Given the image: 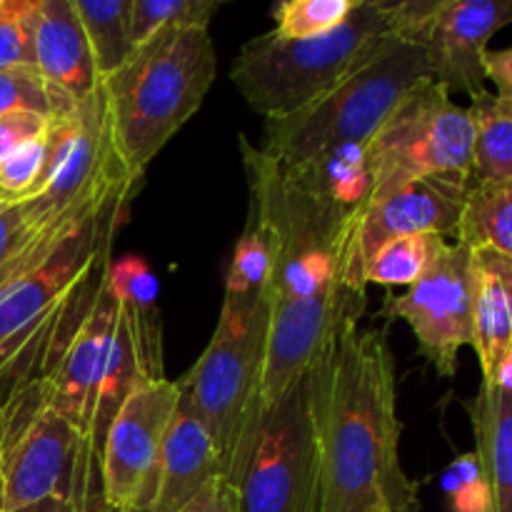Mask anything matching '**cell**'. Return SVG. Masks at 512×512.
Listing matches in <instances>:
<instances>
[{
  "label": "cell",
  "mask_w": 512,
  "mask_h": 512,
  "mask_svg": "<svg viewBox=\"0 0 512 512\" xmlns=\"http://www.w3.org/2000/svg\"><path fill=\"white\" fill-rule=\"evenodd\" d=\"M178 512H240L238 510V490L225 475L210 480L185 508Z\"/></svg>",
  "instance_id": "1f68e13d"
},
{
  "label": "cell",
  "mask_w": 512,
  "mask_h": 512,
  "mask_svg": "<svg viewBox=\"0 0 512 512\" xmlns=\"http://www.w3.org/2000/svg\"><path fill=\"white\" fill-rule=\"evenodd\" d=\"M470 248L450 243L443 258L408 293L388 295L383 315L403 320L440 378H455L460 350L473 348V265Z\"/></svg>",
  "instance_id": "7c38bea8"
},
{
  "label": "cell",
  "mask_w": 512,
  "mask_h": 512,
  "mask_svg": "<svg viewBox=\"0 0 512 512\" xmlns=\"http://www.w3.org/2000/svg\"><path fill=\"white\" fill-rule=\"evenodd\" d=\"M448 238L443 235H408L383 245L365 265V285H415L430 273L448 250Z\"/></svg>",
  "instance_id": "603a6c76"
},
{
  "label": "cell",
  "mask_w": 512,
  "mask_h": 512,
  "mask_svg": "<svg viewBox=\"0 0 512 512\" xmlns=\"http://www.w3.org/2000/svg\"><path fill=\"white\" fill-rule=\"evenodd\" d=\"M425 78L430 70L423 45L388 35L323 98L265 120L260 150L283 165H308L333 150L363 148L400 98Z\"/></svg>",
  "instance_id": "5b68a950"
},
{
  "label": "cell",
  "mask_w": 512,
  "mask_h": 512,
  "mask_svg": "<svg viewBox=\"0 0 512 512\" xmlns=\"http://www.w3.org/2000/svg\"><path fill=\"white\" fill-rule=\"evenodd\" d=\"M268 298L225 293L218 325L193 368L178 380L183 398L198 410L218 450L223 475L235 485L253 443L263 403Z\"/></svg>",
  "instance_id": "8992f818"
},
{
  "label": "cell",
  "mask_w": 512,
  "mask_h": 512,
  "mask_svg": "<svg viewBox=\"0 0 512 512\" xmlns=\"http://www.w3.org/2000/svg\"><path fill=\"white\" fill-rule=\"evenodd\" d=\"M50 155V128L40 138L0 160V205H20L35 198L43 185Z\"/></svg>",
  "instance_id": "83f0119b"
},
{
  "label": "cell",
  "mask_w": 512,
  "mask_h": 512,
  "mask_svg": "<svg viewBox=\"0 0 512 512\" xmlns=\"http://www.w3.org/2000/svg\"><path fill=\"white\" fill-rule=\"evenodd\" d=\"M73 8L83 23L95 73L103 83L123 68L135 50L128 28L130 0H73Z\"/></svg>",
  "instance_id": "7402d4cb"
},
{
  "label": "cell",
  "mask_w": 512,
  "mask_h": 512,
  "mask_svg": "<svg viewBox=\"0 0 512 512\" xmlns=\"http://www.w3.org/2000/svg\"><path fill=\"white\" fill-rule=\"evenodd\" d=\"M510 23L512 0H440L423 40L430 80L470 100L485 93L488 43Z\"/></svg>",
  "instance_id": "5bb4252c"
},
{
  "label": "cell",
  "mask_w": 512,
  "mask_h": 512,
  "mask_svg": "<svg viewBox=\"0 0 512 512\" xmlns=\"http://www.w3.org/2000/svg\"><path fill=\"white\" fill-rule=\"evenodd\" d=\"M235 490L240 512H320V455L308 373L260 413Z\"/></svg>",
  "instance_id": "30bf717a"
},
{
  "label": "cell",
  "mask_w": 512,
  "mask_h": 512,
  "mask_svg": "<svg viewBox=\"0 0 512 512\" xmlns=\"http://www.w3.org/2000/svg\"><path fill=\"white\" fill-rule=\"evenodd\" d=\"M33 65L53 88L73 100L88 98L100 88L73 0H35Z\"/></svg>",
  "instance_id": "ac0fdd59"
},
{
  "label": "cell",
  "mask_w": 512,
  "mask_h": 512,
  "mask_svg": "<svg viewBox=\"0 0 512 512\" xmlns=\"http://www.w3.org/2000/svg\"><path fill=\"white\" fill-rule=\"evenodd\" d=\"M475 128L468 108L425 78L408 90L363 145L368 198L428 178L473 180Z\"/></svg>",
  "instance_id": "ba28073f"
},
{
  "label": "cell",
  "mask_w": 512,
  "mask_h": 512,
  "mask_svg": "<svg viewBox=\"0 0 512 512\" xmlns=\"http://www.w3.org/2000/svg\"><path fill=\"white\" fill-rule=\"evenodd\" d=\"M50 123H53V118H45L33 110H13V113L0 115V160L13 155L30 140L48 133Z\"/></svg>",
  "instance_id": "4dcf8cb0"
},
{
  "label": "cell",
  "mask_w": 512,
  "mask_h": 512,
  "mask_svg": "<svg viewBox=\"0 0 512 512\" xmlns=\"http://www.w3.org/2000/svg\"><path fill=\"white\" fill-rule=\"evenodd\" d=\"M73 103L75 100L70 95L53 88L33 65L0 70V115L13 110H33L45 118H58Z\"/></svg>",
  "instance_id": "484cf974"
},
{
  "label": "cell",
  "mask_w": 512,
  "mask_h": 512,
  "mask_svg": "<svg viewBox=\"0 0 512 512\" xmlns=\"http://www.w3.org/2000/svg\"><path fill=\"white\" fill-rule=\"evenodd\" d=\"M455 243L495 250L512 260V180L470 185Z\"/></svg>",
  "instance_id": "ffe728a7"
},
{
  "label": "cell",
  "mask_w": 512,
  "mask_h": 512,
  "mask_svg": "<svg viewBox=\"0 0 512 512\" xmlns=\"http://www.w3.org/2000/svg\"><path fill=\"white\" fill-rule=\"evenodd\" d=\"M103 512H118V510H110V508H105Z\"/></svg>",
  "instance_id": "e575fe53"
},
{
  "label": "cell",
  "mask_w": 512,
  "mask_h": 512,
  "mask_svg": "<svg viewBox=\"0 0 512 512\" xmlns=\"http://www.w3.org/2000/svg\"><path fill=\"white\" fill-rule=\"evenodd\" d=\"M470 185L468 178H428L365 200L353 223L350 278L355 288L368 290L365 265L383 245L425 233L455 238Z\"/></svg>",
  "instance_id": "4fadbf2b"
},
{
  "label": "cell",
  "mask_w": 512,
  "mask_h": 512,
  "mask_svg": "<svg viewBox=\"0 0 512 512\" xmlns=\"http://www.w3.org/2000/svg\"><path fill=\"white\" fill-rule=\"evenodd\" d=\"M470 253L473 350L483 383H500L512 370V260L488 248Z\"/></svg>",
  "instance_id": "e0dca14e"
},
{
  "label": "cell",
  "mask_w": 512,
  "mask_h": 512,
  "mask_svg": "<svg viewBox=\"0 0 512 512\" xmlns=\"http://www.w3.org/2000/svg\"><path fill=\"white\" fill-rule=\"evenodd\" d=\"M10 512H75V508L68 503V500L50 498V500H43V503H35V505H28V508L10 510Z\"/></svg>",
  "instance_id": "836d02e7"
},
{
  "label": "cell",
  "mask_w": 512,
  "mask_h": 512,
  "mask_svg": "<svg viewBox=\"0 0 512 512\" xmlns=\"http://www.w3.org/2000/svg\"><path fill=\"white\" fill-rule=\"evenodd\" d=\"M250 188V218L270 245L268 348L263 410L283 398L333 343L358 323L365 293L350 278L355 210L318 188L303 170L283 165L240 138Z\"/></svg>",
  "instance_id": "6da1fadb"
},
{
  "label": "cell",
  "mask_w": 512,
  "mask_h": 512,
  "mask_svg": "<svg viewBox=\"0 0 512 512\" xmlns=\"http://www.w3.org/2000/svg\"><path fill=\"white\" fill-rule=\"evenodd\" d=\"M115 318H118V298L110 293L108 283H103L93 308L68 340L50 373L45 375L50 400L75 428L80 448L88 438L90 420H93Z\"/></svg>",
  "instance_id": "9a60e30c"
},
{
  "label": "cell",
  "mask_w": 512,
  "mask_h": 512,
  "mask_svg": "<svg viewBox=\"0 0 512 512\" xmlns=\"http://www.w3.org/2000/svg\"><path fill=\"white\" fill-rule=\"evenodd\" d=\"M133 188H120L55 228L28 265L0 288V400L45 378L93 303Z\"/></svg>",
  "instance_id": "3957f363"
},
{
  "label": "cell",
  "mask_w": 512,
  "mask_h": 512,
  "mask_svg": "<svg viewBox=\"0 0 512 512\" xmlns=\"http://www.w3.org/2000/svg\"><path fill=\"white\" fill-rule=\"evenodd\" d=\"M80 438L50 400L45 378L0 400V512L58 498L73 505Z\"/></svg>",
  "instance_id": "9c48e42d"
},
{
  "label": "cell",
  "mask_w": 512,
  "mask_h": 512,
  "mask_svg": "<svg viewBox=\"0 0 512 512\" xmlns=\"http://www.w3.org/2000/svg\"><path fill=\"white\" fill-rule=\"evenodd\" d=\"M358 0H285L273 10L275 35L303 40L323 35L345 23Z\"/></svg>",
  "instance_id": "4316f807"
},
{
  "label": "cell",
  "mask_w": 512,
  "mask_h": 512,
  "mask_svg": "<svg viewBox=\"0 0 512 512\" xmlns=\"http://www.w3.org/2000/svg\"><path fill=\"white\" fill-rule=\"evenodd\" d=\"M488 512H512V385L483 383L468 405Z\"/></svg>",
  "instance_id": "d6986e66"
},
{
  "label": "cell",
  "mask_w": 512,
  "mask_h": 512,
  "mask_svg": "<svg viewBox=\"0 0 512 512\" xmlns=\"http://www.w3.org/2000/svg\"><path fill=\"white\" fill-rule=\"evenodd\" d=\"M320 455V512H418L400 465L398 380L385 330L345 323L308 370Z\"/></svg>",
  "instance_id": "7a4b0ae2"
},
{
  "label": "cell",
  "mask_w": 512,
  "mask_h": 512,
  "mask_svg": "<svg viewBox=\"0 0 512 512\" xmlns=\"http://www.w3.org/2000/svg\"><path fill=\"white\" fill-rule=\"evenodd\" d=\"M215 73L210 28H168L140 43L123 68L100 83L115 153L133 183L198 113Z\"/></svg>",
  "instance_id": "277c9868"
},
{
  "label": "cell",
  "mask_w": 512,
  "mask_h": 512,
  "mask_svg": "<svg viewBox=\"0 0 512 512\" xmlns=\"http://www.w3.org/2000/svg\"><path fill=\"white\" fill-rule=\"evenodd\" d=\"M218 8V0H130V40L138 48L160 30L210 28Z\"/></svg>",
  "instance_id": "cb8c5ba5"
},
{
  "label": "cell",
  "mask_w": 512,
  "mask_h": 512,
  "mask_svg": "<svg viewBox=\"0 0 512 512\" xmlns=\"http://www.w3.org/2000/svg\"><path fill=\"white\" fill-rule=\"evenodd\" d=\"M270 273V245L265 230L248 218L243 235L235 245L233 260H230L228 278H225V293H258L265 288Z\"/></svg>",
  "instance_id": "f1b7e54d"
},
{
  "label": "cell",
  "mask_w": 512,
  "mask_h": 512,
  "mask_svg": "<svg viewBox=\"0 0 512 512\" xmlns=\"http://www.w3.org/2000/svg\"><path fill=\"white\" fill-rule=\"evenodd\" d=\"M33 20L35 0H0V70L33 65Z\"/></svg>",
  "instance_id": "f546056e"
},
{
  "label": "cell",
  "mask_w": 512,
  "mask_h": 512,
  "mask_svg": "<svg viewBox=\"0 0 512 512\" xmlns=\"http://www.w3.org/2000/svg\"><path fill=\"white\" fill-rule=\"evenodd\" d=\"M60 225L63 223L40 225L25 208V203L0 205V288L10 283L33 260L43 240Z\"/></svg>",
  "instance_id": "d4e9b609"
},
{
  "label": "cell",
  "mask_w": 512,
  "mask_h": 512,
  "mask_svg": "<svg viewBox=\"0 0 512 512\" xmlns=\"http://www.w3.org/2000/svg\"><path fill=\"white\" fill-rule=\"evenodd\" d=\"M393 35L388 0H358L338 28L303 40L258 35L240 48L230 78L255 113L285 118L333 90L360 60Z\"/></svg>",
  "instance_id": "52a82bcc"
},
{
  "label": "cell",
  "mask_w": 512,
  "mask_h": 512,
  "mask_svg": "<svg viewBox=\"0 0 512 512\" xmlns=\"http://www.w3.org/2000/svg\"><path fill=\"white\" fill-rule=\"evenodd\" d=\"M485 75L493 80L500 98L512 100V48L488 50L485 53Z\"/></svg>",
  "instance_id": "d6a6232c"
},
{
  "label": "cell",
  "mask_w": 512,
  "mask_h": 512,
  "mask_svg": "<svg viewBox=\"0 0 512 512\" xmlns=\"http://www.w3.org/2000/svg\"><path fill=\"white\" fill-rule=\"evenodd\" d=\"M178 400V380H145L130 393L110 423L100 468L103 498L110 510H153L160 453Z\"/></svg>",
  "instance_id": "8fae6325"
},
{
  "label": "cell",
  "mask_w": 512,
  "mask_h": 512,
  "mask_svg": "<svg viewBox=\"0 0 512 512\" xmlns=\"http://www.w3.org/2000/svg\"><path fill=\"white\" fill-rule=\"evenodd\" d=\"M180 388V385H178ZM223 475L218 450L198 410L180 393L178 408L170 418L163 440L158 473V493L150 512H178L190 503L210 480Z\"/></svg>",
  "instance_id": "2e32d148"
},
{
  "label": "cell",
  "mask_w": 512,
  "mask_h": 512,
  "mask_svg": "<svg viewBox=\"0 0 512 512\" xmlns=\"http://www.w3.org/2000/svg\"><path fill=\"white\" fill-rule=\"evenodd\" d=\"M468 113L475 128L473 183L512 180V100L485 90Z\"/></svg>",
  "instance_id": "44dd1931"
}]
</instances>
